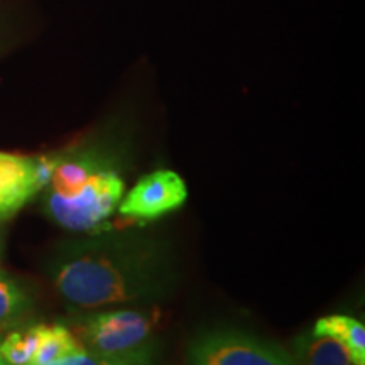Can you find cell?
<instances>
[{
    "label": "cell",
    "mask_w": 365,
    "mask_h": 365,
    "mask_svg": "<svg viewBox=\"0 0 365 365\" xmlns=\"http://www.w3.org/2000/svg\"><path fill=\"white\" fill-rule=\"evenodd\" d=\"M34 303L31 291L0 267V333L29 323Z\"/></svg>",
    "instance_id": "cell-8"
},
{
    "label": "cell",
    "mask_w": 365,
    "mask_h": 365,
    "mask_svg": "<svg viewBox=\"0 0 365 365\" xmlns=\"http://www.w3.org/2000/svg\"><path fill=\"white\" fill-rule=\"evenodd\" d=\"M83 352L85 346L66 325H44L39 346L29 365H54Z\"/></svg>",
    "instance_id": "cell-11"
},
{
    "label": "cell",
    "mask_w": 365,
    "mask_h": 365,
    "mask_svg": "<svg viewBox=\"0 0 365 365\" xmlns=\"http://www.w3.org/2000/svg\"><path fill=\"white\" fill-rule=\"evenodd\" d=\"M188 198L186 182L175 171H154L140 178L118 203V213L132 222H153L181 208Z\"/></svg>",
    "instance_id": "cell-5"
},
{
    "label": "cell",
    "mask_w": 365,
    "mask_h": 365,
    "mask_svg": "<svg viewBox=\"0 0 365 365\" xmlns=\"http://www.w3.org/2000/svg\"><path fill=\"white\" fill-rule=\"evenodd\" d=\"M125 182L118 170L91 176L78 193L61 196L48 190L43 198L44 213L59 227L71 232L107 230L105 223L124 198Z\"/></svg>",
    "instance_id": "cell-2"
},
{
    "label": "cell",
    "mask_w": 365,
    "mask_h": 365,
    "mask_svg": "<svg viewBox=\"0 0 365 365\" xmlns=\"http://www.w3.org/2000/svg\"><path fill=\"white\" fill-rule=\"evenodd\" d=\"M293 355L298 365H350L345 346L327 335L304 331L293 340Z\"/></svg>",
    "instance_id": "cell-9"
},
{
    "label": "cell",
    "mask_w": 365,
    "mask_h": 365,
    "mask_svg": "<svg viewBox=\"0 0 365 365\" xmlns=\"http://www.w3.org/2000/svg\"><path fill=\"white\" fill-rule=\"evenodd\" d=\"M0 344H2V333H0ZM0 365H7L6 362H4V359H2V355H0Z\"/></svg>",
    "instance_id": "cell-15"
},
{
    "label": "cell",
    "mask_w": 365,
    "mask_h": 365,
    "mask_svg": "<svg viewBox=\"0 0 365 365\" xmlns=\"http://www.w3.org/2000/svg\"><path fill=\"white\" fill-rule=\"evenodd\" d=\"M107 170H118L112 149L103 145H86L68 153H58L49 190L61 196H71L83 188L91 176Z\"/></svg>",
    "instance_id": "cell-6"
},
{
    "label": "cell",
    "mask_w": 365,
    "mask_h": 365,
    "mask_svg": "<svg viewBox=\"0 0 365 365\" xmlns=\"http://www.w3.org/2000/svg\"><path fill=\"white\" fill-rule=\"evenodd\" d=\"M4 244H6V235H4L2 223H0V259H2V254H4Z\"/></svg>",
    "instance_id": "cell-14"
},
{
    "label": "cell",
    "mask_w": 365,
    "mask_h": 365,
    "mask_svg": "<svg viewBox=\"0 0 365 365\" xmlns=\"http://www.w3.org/2000/svg\"><path fill=\"white\" fill-rule=\"evenodd\" d=\"M43 330L44 323H26L14 328L7 336H2L0 355L4 362L7 365H29L39 346Z\"/></svg>",
    "instance_id": "cell-12"
},
{
    "label": "cell",
    "mask_w": 365,
    "mask_h": 365,
    "mask_svg": "<svg viewBox=\"0 0 365 365\" xmlns=\"http://www.w3.org/2000/svg\"><path fill=\"white\" fill-rule=\"evenodd\" d=\"M312 331L335 339L345 346L350 362L365 365V327L362 322L346 314H330L319 318Z\"/></svg>",
    "instance_id": "cell-10"
},
{
    "label": "cell",
    "mask_w": 365,
    "mask_h": 365,
    "mask_svg": "<svg viewBox=\"0 0 365 365\" xmlns=\"http://www.w3.org/2000/svg\"><path fill=\"white\" fill-rule=\"evenodd\" d=\"M158 355V341L154 340L129 354L105 355L85 350L83 354L61 360L54 365H156Z\"/></svg>",
    "instance_id": "cell-13"
},
{
    "label": "cell",
    "mask_w": 365,
    "mask_h": 365,
    "mask_svg": "<svg viewBox=\"0 0 365 365\" xmlns=\"http://www.w3.org/2000/svg\"><path fill=\"white\" fill-rule=\"evenodd\" d=\"M186 359L188 365H298L281 345L237 328L198 333L190 341Z\"/></svg>",
    "instance_id": "cell-4"
},
{
    "label": "cell",
    "mask_w": 365,
    "mask_h": 365,
    "mask_svg": "<svg viewBox=\"0 0 365 365\" xmlns=\"http://www.w3.org/2000/svg\"><path fill=\"white\" fill-rule=\"evenodd\" d=\"M38 193L34 158L0 150V223L17 215Z\"/></svg>",
    "instance_id": "cell-7"
},
{
    "label": "cell",
    "mask_w": 365,
    "mask_h": 365,
    "mask_svg": "<svg viewBox=\"0 0 365 365\" xmlns=\"http://www.w3.org/2000/svg\"><path fill=\"white\" fill-rule=\"evenodd\" d=\"M85 350L105 355L129 354L150 344L156 328L154 313L143 309H90L68 327Z\"/></svg>",
    "instance_id": "cell-3"
},
{
    "label": "cell",
    "mask_w": 365,
    "mask_h": 365,
    "mask_svg": "<svg viewBox=\"0 0 365 365\" xmlns=\"http://www.w3.org/2000/svg\"><path fill=\"white\" fill-rule=\"evenodd\" d=\"M46 272L63 301L78 312L154 303L168 298L178 282L170 242L118 228L59 244Z\"/></svg>",
    "instance_id": "cell-1"
}]
</instances>
